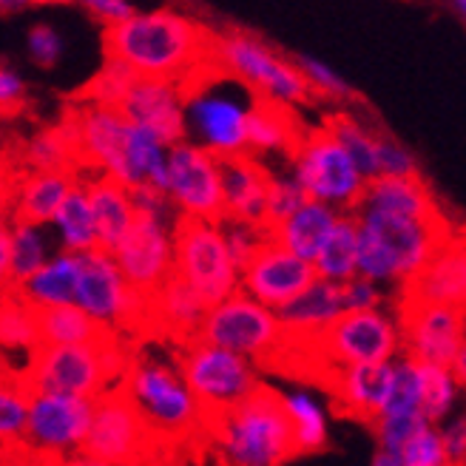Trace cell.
I'll use <instances>...</instances> for the list:
<instances>
[{"instance_id": "6da1fadb", "label": "cell", "mask_w": 466, "mask_h": 466, "mask_svg": "<svg viewBox=\"0 0 466 466\" xmlns=\"http://www.w3.org/2000/svg\"><path fill=\"white\" fill-rule=\"evenodd\" d=\"M106 57L123 60L137 77L185 86L211 66L214 32L177 9L134 12L123 26L103 32Z\"/></svg>"}, {"instance_id": "7a4b0ae2", "label": "cell", "mask_w": 466, "mask_h": 466, "mask_svg": "<svg viewBox=\"0 0 466 466\" xmlns=\"http://www.w3.org/2000/svg\"><path fill=\"white\" fill-rule=\"evenodd\" d=\"M66 123L75 137L77 166L120 182L128 191L143 188V185L162 188L171 146L162 143L148 128L128 123L120 108L80 97Z\"/></svg>"}, {"instance_id": "3957f363", "label": "cell", "mask_w": 466, "mask_h": 466, "mask_svg": "<svg viewBox=\"0 0 466 466\" xmlns=\"http://www.w3.org/2000/svg\"><path fill=\"white\" fill-rule=\"evenodd\" d=\"M353 217L359 228V276L379 288L401 290L455 233L444 214L418 219L359 208Z\"/></svg>"}, {"instance_id": "277c9868", "label": "cell", "mask_w": 466, "mask_h": 466, "mask_svg": "<svg viewBox=\"0 0 466 466\" xmlns=\"http://www.w3.org/2000/svg\"><path fill=\"white\" fill-rule=\"evenodd\" d=\"M185 139L214 154L219 162L248 154V123L256 95L214 63L182 86Z\"/></svg>"}, {"instance_id": "5b68a950", "label": "cell", "mask_w": 466, "mask_h": 466, "mask_svg": "<svg viewBox=\"0 0 466 466\" xmlns=\"http://www.w3.org/2000/svg\"><path fill=\"white\" fill-rule=\"evenodd\" d=\"M208 435L225 466H285L296 458L279 392L265 384L239 407L211 418Z\"/></svg>"}, {"instance_id": "8992f818", "label": "cell", "mask_w": 466, "mask_h": 466, "mask_svg": "<svg viewBox=\"0 0 466 466\" xmlns=\"http://www.w3.org/2000/svg\"><path fill=\"white\" fill-rule=\"evenodd\" d=\"M131 353L116 336H103L91 344L37 347L23 364L20 379L32 392H57L95 401L120 384Z\"/></svg>"}, {"instance_id": "52a82bcc", "label": "cell", "mask_w": 466, "mask_h": 466, "mask_svg": "<svg viewBox=\"0 0 466 466\" xmlns=\"http://www.w3.org/2000/svg\"><path fill=\"white\" fill-rule=\"evenodd\" d=\"M116 387L123 390L157 441H185L208 432V418L199 410L188 384L182 381L177 361L159 356H131Z\"/></svg>"}, {"instance_id": "ba28073f", "label": "cell", "mask_w": 466, "mask_h": 466, "mask_svg": "<svg viewBox=\"0 0 466 466\" xmlns=\"http://www.w3.org/2000/svg\"><path fill=\"white\" fill-rule=\"evenodd\" d=\"M211 63L248 86L259 103L293 111L308 106L313 97L296 60H288L265 37L248 29H225L222 35H214Z\"/></svg>"}, {"instance_id": "9c48e42d", "label": "cell", "mask_w": 466, "mask_h": 466, "mask_svg": "<svg viewBox=\"0 0 466 466\" xmlns=\"http://www.w3.org/2000/svg\"><path fill=\"white\" fill-rule=\"evenodd\" d=\"M174 361L208 421L239 407L262 387L259 364L237 353H228L222 347L205 344L199 339L185 341Z\"/></svg>"}, {"instance_id": "30bf717a", "label": "cell", "mask_w": 466, "mask_h": 466, "mask_svg": "<svg viewBox=\"0 0 466 466\" xmlns=\"http://www.w3.org/2000/svg\"><path fill=\"white\" fill-rule=\"evenodd\" d=\"M290 177L310 202H321L339 214H356L367 191V179L356 162L324 128L299 137L290 151Z\"/></svg>"}, {"instance_id": "8fae6325", "label": "cell", "mask_w": 466, "mask_h": 466, "mask_svg": "<svg viewBox=\"0 0 466 466\" xmlns=\"http://www.w3.org/2000/svg\"><path fill=\"white\" fill-rule=\"evenodd\" d=\"M197 339L253 364H273L279 353H285V333L276 310L253 301L242 290L208 308Z\"/></svg>"}, {"instance_id": "7c38bea8", "label": "cell", "mask_w": 466, "mask_h": 466, "mask_svg": "<svg viewBox=\"0 0 466 466\" xmlns=\"http://www.w3.org/2000/svg\"><path fill=\"white\" fill-rule=\"evenodd\" d=\"M174 276L202 296L208 308L239 293V265L230 259L219 222L177 219Z\"/></svg>"}, {"instance_id": "4fadbf2b", "label": "cell", "mask_w": 466, "mask_h": 466, "mask_svg": "<svg viewBox=\"0 0 466 466\" xmlns=\"http://www.w3.org/2000/svg\"><path fill=\"white\" fill-rule=\"evenodd\" d=\"M310 353L319 359L321 372L361 364H387L401 356V328L395 310L379 308L364 313H344L333 328L316 339Z\"/></svg>"}, {"instance_id": "5bb4252c", "label": "cell", "mask_w": 466, "mask_h": 466, "mask_svg": "<svg viewBox=\"0 0 466 466\" xmlns=\"http://www.w3.org/2000/svg\"><path fill=\"white\" fill-rule=\"evenodd\" d=\"M75 308H80L106 336L148 328V296L131 290L114 256L100 248L80 256Z\"/></svg>"}, {"instance_id": "9a60e30c", "label": "cell", "mask_w": 466, "mask_h": 466, "mask_svg": "<svg viewBox=\"0 0 466 466\" xmlns=\"http://www.w3.org/2000/svg\"><path fill=\"white\" fill-rule=\"evenodd\" d=\"M162 194L177 219L222 222V162L191 139L168 148Z\"/></svg>"}, {"instance_id": "2e32d148", "label": "cell", "mask_w": 466, "mask_h": 466, "mask_svg": "<svg viewBox=\"0 0 466 466\" xmlns=\"http://www.w3.org/2000/svg\"><path fill=\"white\" fill-rule=\"evenodd\" d=\"M154 432L146 427L120 387L95 399L83 455L106 466H139L154 450Z\"/></svg>"}, {"instance_id": "e0dca14e", "label": "cell", "mask_w": 466, "mask_h": 466, "mask_svg": "<svg viewBox=\"0 0 466 466\" xmlns=\"http://www.w3.org/2000/svg\"><path fill=\"white\" fill-rule=\"evenodd\" d=\"M91 407L95 401L75 399V395L57 392H32L23 447L40 452L55 461H68L83 455V444L91 424Z\"/></svg>"}, {"instance_id": "ac0fdd59", "label": "cell", "mask_w": 466, "mask_h": 466, "mask_svg": "<svg viewBox=\"0 0 466 466\" xmlns=\"http://www.w3.org/2000/svg\"><path fill=\"white\" fill-rule=\"evenodd\" d=\"M395 316L401 328V356L430 367H452L466 341V316L461 308L399 301Z\"/></svg>"}, {"instance_id": "d6986e66", "label": "cell", "mask_w": 466, "mask_h": 466, "mask_svg": "<svg viewBox=\"0 0 466 466\" xmlns=\"http://www.w3.org/2000/svg\"><path fill=\"white\" fill-rule=\"evenodd\" d=\"M174 225L137 217L126 239L114 248V262L139 296H151L174 276Z\"/></svg>"}, {"instance_id": "ffe728a7", "label": "cell", "mask_w": 466, "mask_h": 466, "mask_svg": "<svg viewBox=\"0 0 466 466\" xmlns=\"http://www.w3.org/2000/svg\"><path fill=\"white\" fill-rule=\"evenodd\" d=\"M313 282H316V270L310 262L299 259V256H293L282 245L268 239L242 268L239 290L270 310H282L288 301H293L299 293H305Z\"/></svg>"}, {"instance_id": "44dd1931", "label": "cell", "mask_w": 466, "mask_h": 466, "mask_svg": "<svg viewBox=\"0 0 466 466\" xmlns=\"http://www.w3.org/2000/svg\"><path fill=\"white\" fill-rule=\"evenodd\" d=\"M399 301L410 305L463 308L466 301V233H452L415 279L399 290Z\"/></svg>"}, {"instance_id": "7402d4cb", "label": "cell", "mask_w": 466, "mask_h": 466, "mask_svg": "<svg viewBox=\"0 0 466 466\" xmlns=\"http://www.w3.org/2000/svg\"><path fill=\"white\" fill-rule=\"evenodd\" d=\"M116 108L128 123L148 128L166 146L185 139V91L179 83L139 77Z\"/></svg>"}, {"instance_id": "603a6c76", "label": "cell", "mask_w": 466, "mask_h": 466, "mask_svg": "<svg viewBox=\"0 0 466 466\" xmlns=\"http://www.w3.org/2000/svg\"><path fill=\"white\" fill-rule=\"evenodd\" d=\"M427 427V418L421 412V384H418V364L407 356L395 359V379L387 407L372 421L379 450L399 452L407 441Z\"/></svg>"}, {"instance_id": "cb8c5ba5", "label": "cell", "mask_w": 466, "mask_h": 466, "mask_svg": "<svg viewBox=\"0 0 466 466\" xmlns=\"http://www.w3.org/2000/svg\"><path fill=\"white\" fill-rule=\"evenodd\" d=\"M395 379V361L387 364H361V367H344L328 372V384L336 410L356 418V421L372 424L387 407Z\"/></svg>"}, {"instance_id": "d4e9b609", "label": "cell", "mask_w": 466, "mask_h": 466, "mask_svg": "<svg viewBox=\"0 0 466 466\" xmlns=\"http://www.w3.org/2000/svg\"><path fill=\"white\" fill-rule=\"evenodd\" d=\"M276 316L285 333V347H310L333 328V321L344 316L341 285L316 279L305 293H299L282 310H276Z\"/></svg>"}, {"instance_id": "484cf974", "label": "cell", "mask_w": 466, "mask_h": 466, "mask_svg": "<svg viewBox=\"0 0 466 466\" xmlns=\"http://www.w3.org/2000/svg\"><path fill=\"white\" fill-rule=\"evenodd\" d=\"M268 179L270 171L259 157L242 154L222 159V219L265 228Z\"/></svg>"}, {"instance_id": "4316f807", "label": "cell", "mask_w": 466, "mask_h": 466, "mask_svg": "<svg viewBox=\"0 0 466 466\" xmlns=\"http://www.w3.org/2000/svg\"><path fill=\"white\" fill-rule=\"evenodd\" d=\"M77 171H17L6 214L12 222L49 228L66 197L77 188Z\"/></svg>"}, {"instance_id": "83f0119b", "label": "cell", "mask_w": 466, "mask_h": 466, "mask_svg": "<svg viewBox=\"0 0 466 466\" xmlns=\"http://www.w3.org/2000/svg\"><path fill=\"white\" fill-rule=\"evenodd\" d=\"M80 185L88 197L91 217H95L97 248L106 253H114V248L126 239V233L137 222L131 191L126 188V185L114 182L108 177H97V174L80 179Z\"/></svg>"}, {"instance_id": "f1b7e54d", "label": "cell", "mask_w": 466, "mask_h": 466, "mask_svg": "<svg viewBox=\"0 0 466 466\" xmlns=\"http://www.w3.org/2000/svg\"><path fill=\"white\" fill-rule=\"evenodd\" d=\"M208 305L197 290H191L177 276H171L157 293L148 296V324L177 341H194Z\"/></svg>"}, {"instance_id": "f546056e", "label": "cell", "mask_w": 466, "mask_h": 466, "mask_svg": "<svg viewBox=\"0 0 466 466\" xmlns=\"http://www.w3.org/2000/svg\"><path fill=\"white\" fill-rule=\"evenodd\" d=\"M359 208H370V211H384V214H399V217H418V219L441 217V208H438L432 191L427 188V182L421 177L370 179Z\"/></svg>"}, {"instance_id": "4dcf8cb0", "label": "cell", "mask_w": 466, "mask_h": 466, "mask_svg": "<svg viewBox=\"0 0 466 466\" xmlns=\"http://www.w3.org/2000/svg\"><path fill=\"white\" fill-rule=\"evenodd\" d=\"M77 279H80V256L57 250L37 273H32L26 282H20L15 293L37 313L66 308L75 305Z\"/></svg>"}, {"instance_id": "1f68e13d", "label": "cell", "mask_w": 466, "mask_h": 466, "mask_svg": "<svg viewBox=\"0 0 466 466\" xmlns=\"http://www.w3.org/2000/svg\"><path fill=\"white\" fill-rule=\"evenodd\" d=\"M339 211L321 205V202H305L296 214H290L285 222H279L276 228L268 230V239H273L276 245H282L285 250H290L299 259H305L313 265L316 253L321 250L324 239L330 237V230L339 222Z\"/></svg>"}, {"instance_id": "d6a6232c", "label": "cell", "mask_w": 466, "mask_h": 466, "mask_svg": "<svg viewBox=\"0 0 466 466\" xmlns=\"http://www.w3.org/2000/svg\"><path fill=\"white\" fill-rule=\"evenodd\" d=\"M279 404L285 410V418L293 432V447L296 455H310L321 452L330 444V418L324 404L316 399V392L308 387H288L276 390Z\"/></svg>"}, {"instance_id": "836d02e7", "label": "cell", "mask_w": 466, "mask_h": 466, "mask_svg": "<svg viewBox=\"0 0 466 466\" xmlns=\"http://www.w3.org/2000/svg\"><path fill=\"white\" fill-rule=\"evenodd\" d=\"M316 279L330 285H347L359 276V228L353 214H341L330 237L313 259Z\"/></svg>"}, {"instance_id": "e575fe53", "label": "cell", "mask_w": 466, "mask_h": 466, "mask_svg": "<svg viewBox=\"0 0 466 466\" xmlns=\"http://www.w3.org/2000/svg\"><path fill=\"white\" fill-rule=\"evenodd\" d=\"M305 134L299 128V120L290 108L256 103L250 123H248V154H288L296 148L299 137Z\"/></svg>"}, {"instance_id": "d590c367", "label": "cell", "mask_w": 466, "mask_h": 466, "mask_svg": "<svg viewBox=\"0 0 466 466\" xmlns=\"http://www.w3.org/2000/svg\"><path fill=\"white\" fill-rule=\"evenodd\" d=\"M321 128L350 154V159L356 162V168L361 171V177L367 182L379 179V137H381V128L364 123L361 116L350 114V111L330 114Z\"/></svg>"}, {"instance_id": "8d00e7d4", "label": "cell", "mask_w": 466, "mask_h": 466, "mask_svg": "<svg viewBox=\"0 0 466 466\" xmlns=\"http://www.w3.org/2000/svg\"><path fill=\"white\" fill-rule=\"evenodd\" d=\"M49 230H52V237H55L57 250H63V253L86 256L91 250H97L95 217H91L88 197H86L80 182H77V188L66 197V202L60 205V211L49 222Z\"/></svg>"}, {"instance_id": "74e56055", "label": "cell", "mask_w": 466, "mask_h": 466, "mask_svg": "<svg viewBox=\"0 0 466 466\" xmlns=\"http://www.w3.org/2000/svg\"><path fill=\"white\" fill-rule=\"evenodd\" d=\"M55 253H57V245L49 228L29 225V222H12V233H9L12 290L20 282H26L32 273H37Z\"/></svg>"}, {"instance_id": "f35d334b", "label": "cell", "mask_w": 466, "mask_h": 466, "mask_svg": "<svg viewBox=\"0 0 466 466\" xmlns=\"http://www.w3.org/2000/svg\"><path fill=\"white\" fill-rule=\"evenodd\" d=\"M23 166L26 171H75L77 148L68 123L35 131L23 143Z\"/></svg>"}, {"instance_id": "ab89813d", "label": "cell", "mask_w": 466, "mask_h": 466, "mask_svg": "<svg viewBox=\"0 0 466 466\" xmlns=\"http://www.w3.org/2000/svg\"><path fill=\"white\" fill-rule=\"evenodd\" d=\"M40 347V328H37V310H32L15 290L4 293L0 299V353L12 356H29Z\"/></svg>"}, {"instance_id": "60d3db41", "label": "cell", "mask_w": 466, "mask_h": 466, "mask_svg": "<svg viewBox=\"0 0 466 466\" xmlns=\"http://www.w3.org/2000/svg\"><path fill=\"white\" fill-rule=\"evenodd\" d=\"M37 328H40V347L91 344V341H100L106 336L97 324L75 305L40 310L37 313Z\"/></svg>"}, {"instance_id": "b9f144b4", "label": "cell", "mask_w": 466, "mask_h": 466, "mask_svg": "<svg viewBox=\"0 0 466 466\" xmlns=\"http://www.w3.org/2000/svg\"><path fill=\"white\" fill-rule=\"evenodd\" d=\"M418 384H421V412L427 418V424L441 427L452 415L458 395H461V387L452 376V370L418 364Z\"/></svg>"}, {"instance_id": "7bdbcfd3", "label": "cell", "mask_w": 466, "mask_h": 466, "mask_svg": "<svg viewBox=\"0 0 466 466\" xmlns=\"http://www.w3.org/2000/svg\"><path fill=\"white\" fill-rule=\"evenodd\" d=\"M32 390L20 372H0V447L23 444Z\"/></svg>"}, {"instance_id": "ee69618b", "label": "cell", "mask_w": 466, "mask_h": 466, "mask_svg": "<svg viewBox=\"0 0 466 466\" xmlns=\"http://www.w3.org/2000/svg\"><path fill=\"white\" fill-rule=\"evenodd\" d=\"M139 77L131 72V68L123 63V60H116V57H106L103 60V66H100V72H97V77L88 83V88H86V100H91V103H100V106H111V108H116L123 100H126V95L131 91V86L137 83Z\"/></svg>"}, {"instance_id": "f6af8a7d", "label": "cell", "mask_w": 466, "mask_h": 466, "mask_svg": "<svg viewBox=\"0 0 466 466\" xmlns=\"http://www.w3.org/2000/svg\"><path fill=\"white\" fill-rule=\"evenodd\" d=\"M308 202L305 191L299 188V182L290 177V171L273 174L268 179V199H265V230L285 222L290 214H296L301 205Z\"/></svg>"}, {"instance_id": "bcb514c9", "label": "cell", "mask_w": 466, "mask_h": 466, "mask_svg": "<svg viewBox=\"0 0 466 466\" xmlns=\"http://www.w3.org/2000/svg\"><path fill=\"white\" fill-rule=\"evenodd\" d=\"M299 66V72L301 77H305L308 88H310V95H319V97H328L333 103H350L356 97V91L353 86H350L333 66L328 63H321L316 57H299L296 60Z\"/></svg>"}, {"instance_id": "7dc6e473", "label": "cell", "mask_w": 466, "mask_h": 466, "mask_svg": "<svg viewBox=\"0 0 466 466\" xmlns=\"http://www.w3.org/2000/svg\"><path fill=\"white\" fill-rule=\"evenodd\" d=\"M399 458H401V466H450L444 441H441V430L432 424L418 430L399 450Z\"/></svg>"}, {"instance_id": "c3c4849f", "label": "cell", "mask_w": 466, "mask_h": 466, "mask_svg": "<svg viewBox=\"0 0 466 466\" xmlns=\"http://www.w3.org/2000/svg\"><path fill=\"white\" fill-rule=\"evenodd\" d=\"M219 225H222V237H225L230 259L239 265V270L253 259L256 250L268 242V230L265 228L245 225V222H228V219H222Z\"/></svg>"}, {"instance_id": "681fc988", "label": "cell", "mask_w": 466, "mask_h": 466, "mask_svg": "<svg viewBox=\"0 0 466 466\" xmlns=\"http://www.w3.org/2000/svg\"><path fill=\"white\" fill-rule=\"evenodd\" d=\"M26 52L29 60L40 68H55L66 55V40L52 23H35L26 35Z\"/></svg>"}, {"instance_id": "f907efd6", "label": "cell", "mask_w": 466, "mask_h": 466, "mask_svg": "<svg viewBox=\"0 0 466 466\" xmlns=\"http://www.w3.org/2000/svg\"><path fill=\"white\" fill-rule=\"evenodd\" d=\"M379 177H421L418 157L387 131L379 137Z\"/></svg>"}, {"instance_id": "816d5d0a", "label": "cell", "mask_w": 466, "mask_h": 466, "mask_svg": "<svg viewBox=\"0 0 466 466\" xmlns=\"http://www.w3.org/2000/svg\"><path fill=\"white\" fill-rule=\"evenodd\" d=\"M341 301H344V313L379 310L387 305V290L356 276V279H350L347 285H341Z\"/></svg>"}, {"instance_id": "f5cc1de1", "label": "cell", "mask_w": 466, "mask_h": 466, "mask_svg": "<svg viewBox=\"0 0 466 466\" xmlns=\"http://www.w3.org/2000/svg\"><path fill=\"white\" fill-rule=\"evenodd\" d=\"M134 199V211L137 217H148V219H162V222H177V214L171 202L162 194V188H154V185H143V188L131 191Z\"/></svg>"}, {"instance_id": "db71d44e", "label": "cell", "mask_w": 466, "mask_h": 466, "mask_svg": "<svg viewBox=\"0 0 466 466\" xmlns=\"http://www.w3.org/2000/svg\"><path fill=\"white\" fill-rule=\"evenodd\" d=\"M83 6H86V12L95 17L106 32L123 26V23L137 12V6L128 4V0H86Z\"/></svg>"}, {"instance_id": "11a10c76", "label": "cell", "mask_w": 466, "mask_h": 466, "mask_svg": "<svg viewBox=\"0 0 466 466\" xmlns=\"http://www.w3.org/2000/svg\"><path fill=\"white\" fill-rule=\"evenodd\" d=\"M26 100V80L17 68L0 63V114H12Z\"/></svg>"}, {"instance_id": "9f6ffc18", "label": "cell", "mask_w": 466, "mask_h": 466, "mask_svg": "<svg viewBox=\"0 0 466 466\" xmlns=\"http://www.w3.org/2000/svg\"><path fill=\"white\" fill-rule=\"evenodd\" d=\"M441 430V441H444V452L450 466H466V427L458 418H450L438 427Z\"/></svg>"}, {"instance_id": "6f0895ef", "label": "cell", "mask_w": 466, "mask_h": 466, "mask_svg": "<svg viewBox=\"0 0 466 466\" xmlns=\"http://www.w3.org/2000/svg\"><path fill=\"white\" fill-rule=\"evenodd\" d=\"M9 233H12V219H9V214H0V293H9L12 290Z\"/></svg>"}, {"instance_id": "680465c9", "label": "cell", "mask_w": 466, "mask_h": 466, "mask_svg": "<svg viewBox=\"0 0 466 466\" xmlns=\"http://www.w3.org/2000/svg\"><path fill=\"white\" fill-rule=\"evenodd\" d=\"M15 179H17V171L12 162L0 154V214H6L9 208V199H12V188H15Z\"/></svg>"}, {"instance_id": "91938a15", "label": "cell", "mask_w": 466, "mask_h": 466, "mask_svg": "<svg viewBox=\"0 0 466 466\" xmlns=\"http://www.w3.org/2000/svg\"><path fill=\"white\" fill-rule=\"evenodd\" d=\"M452 376H455V381H458V387L463 390L466 387V341H463V347H461V353H458V359L452 361Z\"/></svg>"}, {"instance_id": "94428289", "label": "cell", "mask_w": 466, "mask_h": 466, "mask_svg": "<svg viewBox=\"0 0 466 466\" xmlns=\"http://www.w3.org/2000/svg\"><path fill=\"white\" fill-rule=\"evenodd\" d=\"M370 466H401V458H399V452L376 450V455H372V463Z\"/></svg>"}, {"instance_id": "6125c7cd", "label": "cell", "mask_w": 466, "mask_h": 466, "mask_svg": "<svg viewBox=\"0 0 466 466\" xmlns=\"http://www.w3.org/2000/svg\"><path fill=\"white\" fill-rule=\"evenodd\" d=\"M60 466H106V463H100V461H95V458H88V455H75V458L63 461Z\"/></svg>"}, {"instance_id": "be15d7a7", "label": "cell", "mask_w": 466, "mask_h": 466, "mask_svg": "<svg viewBox=\"0 0 466 466\" xmlns=\"http://www.w3.org/2000/svg\"><path fill=\"white\" fill-rule=\"evenodd\" d=\"M452 12L466 23V0H455V4H452Z\"/></svg>"}, {"instance_id": "e7e4bbea", "label": "cell", "mask_w": 466, "mask_h": 466, "mask_svg": "<svg viewBox=\"0 0 466 466\" xmlns=\"http://www.w3.org/2000/svg\"><path fill=\"white\" fill-rule=\"evenodd\" d=\"M461 421H463V427H466V412H463V415H461Z\"/></svg>"}, {"instance_id": "03108f58", "label": "cell", "mask_w": 466, "mask_h": 466, "mask_svg": "<svg viewBox=\"0 0 466 466\" xmlns=\"http://www.w3.org/2000/svg\"><path fill=\"white\" fill-rule=\"evenodd\" d=\"M461 310H463V316H466V301H463V308H461Z\"/></svg>"}, {"instance_id": "003e7915", "label": "cell", "mask_w": 466, "mask_h": 466, "mask_svg": "<svg viewBox=\"0 0 466 466\" xmlns=\"http://www.w3.org/2000/svg\"><path fill=\"white\" fill-rule=\"evenodd\" d=\"M0 299H4V293H0Z\"/></svg>"}]
</instances>
